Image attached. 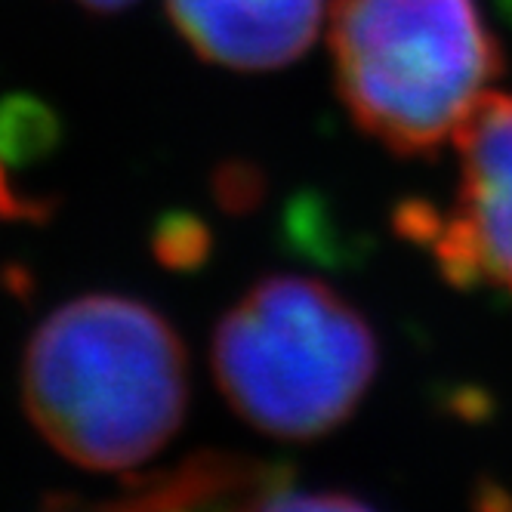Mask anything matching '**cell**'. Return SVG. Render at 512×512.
<instances>
[{
    "instance_id": "3",
    "label": "cell",
    "mask_w": 512,
    "mask_h": 512,
    "mask_svg": "<svg viewBox=\"0 0 512 512\" xmlns=\"http://www.w3.org/2000/svg\"><path fill=\"white\" fill-rule=\"evenodd\" d=\"M331 56L352 121L405 158L457 139L503 71L479 0H334Z\"/></svg>"
},
{
    "instance_id": "10",
    "label": "cell",
    "mask_w": 512,
    "mask_h": 512,
    "mask_svg": "<svg viewBox=\"0 0 512 512\" xmlns=\"http://www.w3.org/2000/svg\"><path fill=\"white\" fill-rule=\"evenodd\" d=\"M75 7L87 10V13H102V16H112V13H121L127 7H133L136 0H71Z\"/></svg>"
},
{
    "instance_id": "1",
    "label": "cell",
    "mask_w": 512,
    "mask_h": 512,
    "mask_svg": "<svg viewBox=\"0 0 512 512\" xmlns=\"http://www.w3.org/2000/svg\"><path fill=\"white\" fill-rule=\"evenodd\" d=\"M22 405L71 463L130 469L164 451L186 420L189 352L145 300L84 294L34 327Z\"/></svg>"
},
{
    "instance_id": "9",
    "label": "cell",
    "mask_w": 512,
    "mask_h": 512,
    "mask_svg": "<svg viewBox=\"0 0 512 512\" xmlns=\"http://www.w3.org/2000/svg\"><path fill=\"white\" fill-rule=\"evenodd\" d=\"M7 158L0 155V219H28V223H41V219H47L53 213V201H41L34 195H25L10 170H7Z\"/></svg>"
},
{
    "instance_id": "5",
    "label": "cell",
    "mask_w": 512,
    "mask_h": 512,
    "mask_svg": "<svg viewBox=\"0 0 512 512\" xmlns=\"http://www.w3.org/2000/svg\"><path fill=\"white\" fill-rule=\"evenodd\" d=\"M176 34L204 62L272 71L318 38L324 0H164Z\"/></svg>"
},
{
    "instance_id": "4",
    "label": "cell",
    "mask_w": 512,
    "mask_h": 512,
    "mask_svg": "<svg viewBox=\"0 0 512 512\" xmlns=\"http://www.w3.org/2000/svg\"><path fill=\"white\" fill-rule=\"evenodd\" d=\"M454 142L460 186L451 207L408 210L405 229L454 284L512 300V93H488Z\"/></svg>"
},
{
    "instance_id": "6",
    "label": "cell",
    "mask_w": 512,
    "mask_h": 512,
    "mask_svg": "<svg viewBox=\"0 0 512 512\" xmlns=\"http://www.w3.org/2000/svg\"><path fill=\"white\" fill-rule=\"evenodd\" d=\"M241 491H247V482L232 463L192 460L164 475L139 479L121 497L87 503L81 512H256L238 497Z\"/></svg>"
},
{
    "instance_id": "8",
    "label": "cell",
    "mask_w": 512,
    "mask_h": 512,
    "mask_svg": "<svg viewBox=\"0 0 512 512\" xmlns=\"http://www.w3.org/2000/svg\"><path fill=\"white\" fill-rule=\"evenodd\" d=\"M256 512H374L361 500L337 491H278L266 494Z\"/></svg>"
},
{
    "instance_id": "2",
    "label": "cell",
    "mask_w": 512,
    "mask_h": 512,
    "mask_svg": "<svg viewBox=\"0 0 512 512\" xmlns=\"http://www.w3.org/2000/svg\"><path fill=\"white\" fill-rule=\"evenodd\" d=\"M213 377L229 408L263 435L312 442L340 429L374 386L377 334L337 287L278 272L216 321Z\"/></svg>"
},
{
    "instance_id": "7",
    "label": "cell",
    "mask_w": 512,
    "mask_h": 512,
    "mask_svg": "<svg viewBox=\"0 0 512 512\" xmlns=\"http://www.w3.org/2000/svg\"><path fill=\"white\" fill-rule=\"evenodd\" d=\"M207 253V235L189 216H170L155 232V256L161 266L192 269Z\"/></svg>"
}]
</instances>
